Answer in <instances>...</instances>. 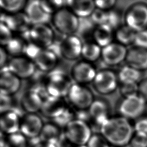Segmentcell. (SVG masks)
I'll return each instance as SVG.
<instances>
[{
	"label": "cell",
	"instance_id": "cell-34",
	"mask_svg": "<svg viewBox=\"0 0 147 147\" xmlns=\"http://www.w3.org/2000/svg\"><path fill=\"white\" fill-rule=\"evenodd\" d=\"M44 10L52 16L61 9L66 7V0H40Z\"/></svg>",
	"mask_w": 147,
	"mask_h": 147
},
{
	"label": "cell",
	"instance_id": "cell-2",
	"mask_svg": "<svg viewBox=\"0 0 147 147\" xmlns=\"http://www.w3.org/2000/svg\"><path fill=\"white\" fill-rule=\"evenodd\" d=\"M147 102L138 94L122 97L118 105L120 116L130 121H136L146 114Z\"/></svg>",
	"mask_w": 147,
	"mask_h": 147
},
{
	"label": "cell",
	"instance_id": "cell-30",
	"mask_svg": "<svg viewBox=\"0 0 147 147\" xmlns=\"http://www.w3.org/2000/svg\"><path fill=\"white\" fill-rule=\"evenodd\" d=\"M28 42L20 35L14 36L4 47L8 55L13 57L23 56Z\"/></svg>",
	"mask_w": 147,
	"mask_h": 147
},
{
	"label": "cell",
	"instance_id": "cell-43",
	"mask_svg": "<svg viewBox=\"0 0 147 147\" xmlns=\"http://www.w3.org/2000/svg\"><path fill=\"white\" fill-rule=\"evenodd\" d=\"M129 145L131 147H147V134L134 132Z\"/></svg>",
	"mask_w": 147,
	"mask_h": 147
},
{
	"label": "cell",
	"instance_id": "cell-41",
	"mask_svg": "<svg viewBox=\"0 0 147 147\" xmlns=\"http://www.w3.org/2000/svg\"><path fill=\"white\" fill-rule=\"evenodd\" d=\"M42 49L43 48L37 45L32 42H28L25 49L24 56L34 61Z\"/></svg>",
	"mask_w": 147,
	"mask_h": 147
},
{
	"label": "cell",
	"instance_id": "cell-19",
	"mask_svg": "<svg viewBox=\"0 0 147 147\" xmlns=\"http://www.w3.org/2000/svg\"><path fill=\"white\" fill-rule=\"evenodd\" d=\"M59 57L49 48L43 49L34 60L37 71L48 74L55 69Z\"/></svg>",
	"mask_w": 147,
	"mask_h": 147
},
{
	"label": "cell",
	"instance_id": "cell-45",
	"mask_svg": "<svg viewBox=\"0 0 147 147\" xmlns=\"http://www.w3.org/2000/svg\"><path fill=\"white\" fill-rule=\"evenodd\" d=\"M96 8L109 11L115 7L117 0H94Z\"/></svg>",
	"mask_w": 147,
	"mask_h": 147
},
{
	"label": "cell",
	"instance_id": "cell-48",
	"mask_svg": "<svg viewBox=\"0 0 147 147\" xmlns=\"http://www.w3.org/2000/svg\"><path fill=\"white\" fill-rule=\"evenodd\" d=\"M8 53H7L5 48L3 47H1L0 48V65L1 68L7 65V56Z\"/></svg>",
	"mask_w": 147,
	"mask_h": 147
},
{
	"label": "cell",
	"instance_id": "cell-3",
	"mask_svg": "<svg viewBox=\"0 0 147 147\" xmlns=\"http://www.w3.org/2000/svg\"><path fill=\"white\" fill-rule=\"evenodd\" d=\"M73 83L68 75L61 70L54 69L47 74L45 86L50 97L67 96Z\"/></svg>",
	"mask_w": 147,
	"mask_h": 147
},
{
	"label": "cell",
	"instance_id": "cell-18",
	"mask_svg": "<svg viewBox=\"0 0 147 147\" xmlns=\"http://www.w3.org/2000/svg\"><path fill=\"white\" fill-rule=\"evenodd\" d=\"M18 76L11 72L7 66L1 68L0 91L1 94L12 95L20 88L21 82Z\"/></svg>",
	"mask_w": 147,
	"mask_h": 147
},
{
	"label": "cell",
	"instance_id": "cell-17",
	"mask_svg": "<svg viewBox=\"0 0 147 147\" xmlns=\"http://www.w3.org/2000/svg\"><path fill=\"white\" fill-rule=\"evenodd\" d=\"M24 12L33 25L48 24L51 21L52 16L45 12L42 8L40 0L28 1Z\"/></svg>",
	"mask_w": 147,
	"mask_h": 147
},
{
	"label": "cell",
	"instance_id": "cell-25",
	"mask_svg": "<svg viewBox=\"0 0 147 147\" xmlns=\"http://www.w3.org/2000/svg\"><path fill=\"white\" fill-rule=\"evenodd\" d=\"M142 71L125 63L120 67L117 72L119 83L138 84L142 79Z\"/></svg>",
	"mask_w": 147,
	"mask_h": 147
},
{
	"label": "cell",
	"instance_id": "cell-11",
	"mask_svg": "<svg viewBox=\"0 0 147 147\" xmlns=\"http://www.w3.org/2000/svg\"><path fill=\"white\" fill-rule=\"evenodd\" d=\"M6 66L20 79L32 78L37 71L34 61L24 55L12 57Z\"/></svg>",
	"mask_w": 147,
	"mask_h": 147
},
{
	"label": "cell",
	"instance_id": "cell-42",
	"mask_svg": "<svg viewBox=\"0 0 147 147\" xmlns=\"http://www.w3.org/2000/svg\"><path fill=\"white\" fill-rule=\"evenodd\" d=\"M133 46L147 50V28L136 32Z\"/></svg>",
	"mask_w": 147,
	"mask_h": 147
},
{
	"label": "cell",
	"instance_id": "cell-4",
	"mask_svg": "<svg viewBox=\"0 0 147 147\" xmlns=\"http://www.w3.org/2000/svg\"><path fill=\"white\" fill-rule=\"evenodd\" d=\"M51 22L55 29L64 36L76 33L79 18L69 8L65 7L52 16Z\"/></svg>",
	"mask_w": 147,
	"mask_h": 147
},
{
	"label": "cell",
	"instance_id": "cell-31",
	"mask_svg": "<svg viewBox=\"0 0 147 147\" xmlns=\"http://www.w3.org/2000/svg\"><path fill=\"white\" fill-rule=\"evenodd\" d=\"M27 2V0H0V6L3 12L12 14L22 11Z\"/></svg>",
	"mask_w": 147,
	"mask_h": 147
},
{
	"label": "cell",
	"instance_id": "cell-15",
	"mask_svg": "<svg viewBox=\"0 0 147 147\" xmlns=\"http://www.w3.org/2000/svg\"><path fill=\"white\" fill-rule=\"evenodd\" d=\"M44 127L41 118L35 113H28L22 117L20 132L30 140H38Z\"/></svg>",
	"mask_w": 147,
	"mask_h": 147
},
{
	"label": "cell",
	"instance_id": "cell-8",
	"mask_svg": "<svg viewBox=\"0 0 147 147\" xmlns=\"http://www.w3.org/2000/svg\"><path fill=\"white\" fill-rule=\"evenodd\" d=\"M92 84L98 93L109 95L119 87V82L117 73L110 69L105 68L97 71Z\"/></svg>",
	"mask_w": 147,
	"mask_h": 147
},
{
	"label": "cell",
	"instance_id": "cell-44",
	"mask_svg": "<svg viewBox=\"0 0 147 147\" xmlns=\"http://www.w3.org/2000/svg\"><path fill=\"white\" fill-rule=\"evenodd\" d=\"M134 131L147 134V115L136 120L133 123Z\"/></svg>",
	"mask_w": 147,
	"mask_h": 147
},
{
	"label": "cell",
	"instance_id": "cell-21",
	"mask_svg": "<svg viewBox=\"0 0 147 147\" xmlns=\"http://www.w3.org/2000/svg\"><path fill=\"white\" fill-rule=\"evenodd\" d=\"M125 63L141 71L147 69V50L133 46L128 49Z\"/></svg>",
	"mask_w": 147,
	"mask_h": 147
},
{
	"label": "cell",
	"instance_id": "cell-9",
	"mask_svg": "<svg viewBox=\"0 0 147 147\" xmlns=\"http://www.w3.org/2000/svg\"><path fill=\"white\" fill-rule=\"evenodd\" d=\"M67 97L74 106L80 110L88 109L94 100V95L90 88L86 85L75 83L71 86Z\"/></svg>",
	"mask_w": 147,
	"mask_h": 147
},
{
	"label": "cell",
	"instance_id": "cell-39",
	"mask_svg": "<svg viewBox=\"0 0 147 147\" xmlns=\"http://www.w3.org/2000/svg\"><path fill=\"white\" fill-rule=\"evenodd\" d=\"M14 33L5 24H0V42L1 47H5L14 37Z\"/></svg>",
	"mask_w": 147,
	"mask_h": 147
},
{
	"label": "cell",
	"instance_id": "cell-50",
	"mask_svg": "<svg viewBox=\"0 0 147 147\" xmlns=\"http://www.w3.org/2000/svg\"><path fill=\"white\" fill-rule=\"evenodd\" d=\"M74 147H87V146L86 145H75Z\"/></svg>",
	"mask_w": 147,
	"mask_h": 147
},
{
	"label": "cell",
	"instance_id": "cell-12",
	"mask_svg": "<svg viewBox=\"0 0 147 147\" xmlns=\"http://www.w3.org/2000/svg\"><path fill=\"white\" fill-rule=\"evenodd\" d=\"M127 50L126 47L113 41L102 48L101 59L108 66L118 65L125 61Z\"/></svg>",
	"mask_w": 147,
	"mask_h": 147
},
{
	"label": "cell",
	"instance_id": "cell-14",
	"mask_svg": "<svg viewBox=\"0 0 147 147\" xmlns=\"http://www.w3.org/2000/svg\"><path fill=\"white\" fill-rule=\"evenodd\" d=\"M1 22L5 24L14 33L20 35L28 32L32 26L24 11L7 14H1Z\"/></svg>",
	"mask_w": 147,
	"mask_h": 147
},
{
	"label": "cell",
	"instance_id": "cell-5",
	"mask_svg": "<svg viewBox=\"0 0 147 147\" xmlns=\"http://www.w3.org/2000/svg\"><path fill=\"white\" fill-rule=\"evenodd\" d=\"M21 36L27 42H32L43 49L49 47L55 40L53 29L47 24L33 25L28 32Z\"/></svg>",
	"mask_w": 147,
	"mask_h": 147
},
{
	"label": "cell",
	"instance_id": "cell-29",
	"mask_svg": "<svg viewBox=\"0 0 147 147\" xmlns=\"http://www.w3.org/2000/svg\"><path fill=\"white\" fill-rule=\"evenodd\" d=\"M136 32L125 24L115 30V41L127 47L134 44Z\"/></svg>",
	"mask_w": 147,
	"mask_h": 147
},
{
	"label": "cell",
	"instance_id": "cell-36",
	"mask_svg": "<svg viewBox=\"0 0 147 147\" xmlns=\"http://www.w3.org/2000/svg\"><path fill=\"white\" fill-rule=\"evenodd\" d=\"M74 119L73 113L67 107L58 116L53 118L55 125L57 126L65 127Z\"/></svg>",
	"mask_w": 147,
	"mask_h": 147
},
{
	"label": "cell",
	"instance_id": "cell-32",
	"mask_svg": "<svg viewBox=\"0 0 147 147\" xmlns=\"http://www.w3.org/2000/svg\"><path fill=\"white\" fill-rule=\"evenodd\" d=\"M96 26L91 21L90 17L79 18V24L76 33L82 40L87 38L88 36H92L94 30Z\"/></svg>",
	"mask_w": 147,
	"mask_h": 147
},
{
	"label": "cell",
	"instance_id": "cell-46",
	"mask_svg": "<svg viewBox=\"0 0 147 147\" xmlns=\"http://www.w3.org/2000/svg\"><path fill=\"white\" fill-rule=\"evenodd\" d=\"M11 95L1 94V113H3L13 107Z\"/></svg>",
	"mask_w": 147,
	"mask_h": 147
},
{
	"label": "cell",
	"instance_id": "cell-6",
	"mask_svg": "<svg viewBox=\"0 0 147 147\" xmlns=\"http://www.w3.org/2000/svg\"><path fill=\"white\" fill-rule=\"evenodd\" d=\"M64 135L71 144L75 145H86L92 134L87 122L74 119L65 127Z\"/></svg>",
	"mask_w": 147,
	"mask_h": 147
},
{
	"label": "cell",
	"instance_id": "cell-26",
	"mask_svg": "<svg viewBox=\"0 0 147 147\" xmlns=\"http://www.w3.org/2000/svg\"><path fill=\"white\" fill-rule=\"evenodd\" d=\"M65 108L61 98L49 97L44 101L40 109L42 114L47 117L55 118Z\"/></svg>",
	"mask_w": 147,
	"mask_h": 147
},
{
	"label": "cell",
	"instance_id": "cell-28",
	"mask_svg": "<svg viewBox=\"0 0 147 147\" xmlns=\"http://www.w3.org/2000/svg\"><path fill=\"white\" fill-rule=\"evenodd\" d=\"M63 134L56 125L45 124L39 136V140L40 142L56 144Z\"/></svg>",
	"mask_w": 147,
	"mask_h": 147
},
{
	"label": "cell",
	"instance_id": "cell-35",
	"mask_svg": "<svg viewBox=\"0 0 147 147\" xmlns=\"http://www.w3.org/2000/svg\"><path fill=\"white\" fill-rule=\"evenodd\" d=\"M6 141L9 147H27L28 146L27 139L21 132L9 135Z\"/></svg>",
	"mask_w": 147,
	"mask_h": 147
},
{
	"label": "cell",
	"instance_id": "cell-16",
	"mask_svg": "<svg viewBox=\"0 0 147 147\" xmlns=\"http://www.w3.org/2000/svg\"><path fill=\"white\" fill-rule=\"evenodd\" d=\"M22 118L21 111L14 107L1 113V130L4 133L9 135L18 132L20 130Z\"/></svg>",
	"mask_w": 147,
	"mask_h": 147
},
{
	"label": "cell",
	"instance_id": "cell-23",
	"mask_svg": "<svg viewBox=\"0 0 147 147\" xmlns=\"http://www.w3.org/2000/svg\"><path fill=\"white\" fill-rule=\"evenodd\" d=\"M43 102L40 95L32 88H29L24 93L21 100L23 109L28 113H35L38 110H40Z\"/></svg>",
	"mask_w": 147,
	"mask_h": 147
},
{
	"label": "cell",
	"instance_id": "cell-47",
	"mask_svg": "<svg viewBox=\"0 0 147 147\" xmlns=\"http://www.w3.org/2000/svg\"><path fill=\"white\" fill-rule=\"evenodd\" d=\"M138 94L147 102V78L142 79L138 83Z\"/></svg>",
	"mask_w": 147,
	"mask_h": 147
},
{
	"label": "cell",
	"instance_id": "cell-13",
	"mask_svg": "<svg viewBox=\"0 0 147 147\" xmlns=\"http://www.w3.org/2000/svg\"><path fill=\"white\" fill-rule=\"evenodd\" d=\"M97 71L91 63L83 60L74 64L71 68V76L74 83L86 85L92 83Z\"/></svg>",
	"mask_w": 147,
	"mask_h": 147
},
{
	"label": "cell",
	"instance_id": "cell-38",
	"mask_svg": "<svg viewBox=\"0 0 147 147\" xmlns=\"http://www.w3.org/2000/svg\"><path fill=\"white\" fill-rule=\"evenodd\" d=\"M119 92L122 97H127L138 94V84L119 83Z\"/></svg>",
	"mask_w": 147,
	"mask_h": 147
},
{
	"label": "cell",
	"instance_id": "cell-40",
	"mask_svg": "<svg viewBox=\"0 0 147 147\" xmlns=\"http://www.w3.org/2000/svg\"><path fill=\"white\" fill-rule=\"evenodd\" d=\"M86 145L87 147H111V145L101 134H92Z\"/></svg>",
	"mask_w": 147,
	"mask_h": 147
},
{
	"label": "cell",
	"instance_id": "cell-33",
	"mask_svg": "<svg viewBox=\"0 0 147 147\" xmlns=\"http://www.w3.org/2000/svg\"><path fill=\"white\" fill-rule=\"evenodd\" d=\"M124 23V14L121 9L114 7L108 11L107 24L114 30H117Z\"/></svg>",
	"mask_w": 147,
	"mask_h": 147
},
{
	"label": "cell",
	"instance_id": "cell-22",
	"mask_svg": "<svg viewBox=\"0 0 147 147\" xmlns=\"http://www.w3.org/2000/svg\"><path fill=\"white\" fill-rule=\"evenodd\" d=\"M66 7L79 18L90 17L96 8L94 0H66Z\"/></svg>",
	"mask_w": 147,
	"mask_h": 147
},
{
	"label": "cell",
	"instance_id": "cell-27",
	"mask_svg": "<svg viewBox=\"0 0 147 147\" xmlns=\"http://www.w3.org/2000/svg\"><path fill=\"white\" fill-rule=\"evenodd\" d=\"M102 48L93 40L83 41L81 57L83 60L90 63L96 61L101 58Z\"/></svg>",
	"mask_w": 147,
	"mask_h": 147
},
{
	"label": "cell",
	"instance_id": "cell-10",
	"mask_svg": "<svg viewBox=\"0 0 147 147\" xmlns=\"http://www.w3.org/2000/svg\"><path fill=\"white\" fill-rule=\"evenodd\" d=\"M57 43L60 57L74 61L81 56L83 41L76 34L65 36Z\"/></svg>",
	"mask_w": 147,
	"mask_h": 147
},
{
	"label": "cell",
	"instance_id": "cell-7",
	"mask_svg": "<svg viewBox=\"0 0 147 147\" xmlns=\"http://www.w3.org/2000/svg\"><path fill=\"white\" fill-rule=\"evenodd\" d=\"M124 24L136 32L147 28V3L137 2L131 5L124 13Z\"/></svg>",
	"mask_w": 147,
	"mask_h": 147
},
{
	"label": "cell",
	"instance_id": "cell-1",
	"mask_svg": "<svg viewBox=\"0 0 147 147\" xmlns=\"http://www.w3.org/2000/svg\"><path fill=\"white\" fill-rule=\"evenodd\" d=\"M100 131L108 142L115 147L129 145L135 132L131 121L120 115L107 119L100 126Z\"/></svg>",
	"mask_w": 147,
	"mask_h": 147
},
{
	"label": "cell",
	"instance_id": "cell-24",
	"mask_svg": "<svg viewBox=\"0 0 147 147\" xmlns=\"http://www.w3.org/2000/svg\"><path fill=\"white\" fill-rule=\"evenodd\" d=\"M92 38L94 42L103 48L114 41L115 30L107 24L96 26Z\"/></svg>",
	"mask_w": 147,
	"mask_h": 147
},
{
	"label": "cell",
	"instance_id": "cell-20",
	"mask_svg": "<svg viewBox=\"0 0 147 147\" xmlns=\"http://www.w3.org/2000/svg\"><path fill=\"white\" fill-rule=\"evenodd\" d=\"M109 105L106 100L100 99H94L88 109L89 119H91L100 128L102 125L109 118Z\"/></svg>",
	"mask_w": 147,
	"mask_h": 147
},
{
	"label": "cell",
	"instance_id": "cell-37",
	"mask_svg": "<svg viewBox=\"0 0 147 147\" xmlns=\"http://www.w3.org/2000/svg\"><path fill=\"white\" fill-rule=\"evenodd\" d=\"M90 18L95 26L107 24L108 18V11L95 8Z\"/></svg>",
	"mask_w": 147,
	"mask_h": 147
},
{
	"label": "cell",
	"instance_id": "cell-49",
	"mask_svg": "<svg viewBox=\"0 0 147 147\" xmlns=\"http://www.w3.org/2000/svg\"><path fill=\"white\" fill-rule=\"evenodd\" d=\"M34 147H57V146H56V144H51V143L39 142L37 144H35Z\"/></svg>",
	"mask_w": 147,
	"mask_h": 147
}]
</instances>
